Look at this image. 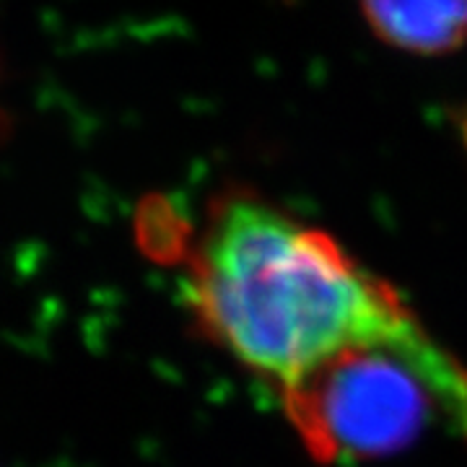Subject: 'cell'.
<instances>
[{"mask_svg": "<svg viewBox=\"0 0 467 467\" xmlns=\"http://www.w3.org/2000/svg\"><path fill=\"white\" fill-rule=\"evenodd\" d=\"M367 29L384 47L444 57L467 45V0H358Z\"/></svg>", "mask_w": 467, "mask_h": 467, "instance_id": "3957f363", "label": "cell"}, {"mask_svg": "<svg viewBox=\"0 0 467 467\" xmlns=\"http://www.w3.org/2000/svg\"><path fill=\"white\" fill-rule=\"evenodd\" d=\"M444 392L467 398V377L423 340L348 350L285 389L284 402L306 450L319 462H340L416 444Z\"/></svg>", "mask_w": 467, "mask_h": 467, "instance_id": "7a4b0ae2", "label": "cell"}, {"mask_svg": "<svg viewBox=\"0 0 467 467\" xmlns=\"http://www.w3.org/2000/svg\"><path fill=\"white\" fill-rule=\"evenodd\" d=\"M187 291L202 333L281 395L348 350L426 340L333 236L242 187L211 202Z\"/></svg>", "mask_w": 467, "mask_h": 467, "instance_id": "6da1fadb", "label": "cell"}]
</instances>
